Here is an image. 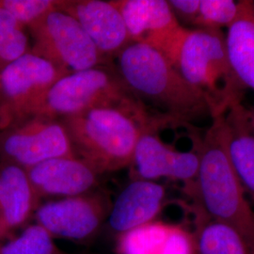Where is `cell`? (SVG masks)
Listing matches in <instances>:
<instances>
[{
    "label": "cell",
    "instance_id": "ac0fdd59",
    "mask_svg": "<svg viewBox=\"0 0 254 254\" xmlns=\"http://www.w3.org/2000/svg\"><path fill=\"white\" fill-rule=\"evenodd\" d=\"M225 45L228 61L236 80L254 91V1H240L236 20L227 27Z\"/></svg>",
    "mask_w": 254,
    "mask_h": 254
},
{
    "label": "cell",
    "instance_id": "484cf974",
    "mask_svg": "<svg viewBox=\"0 0 254 254\" xmlns=\"http://www.w3.org/2000/svg\"></svg>",
    "mask_w": 254,
    "mask_h": 254
},
{
    "label": "cell",
    "instance_id": "52a82bcc",
    "mask_svg": "<svg viewBox=\"0 0 254 254\" xmlns=\"http://www.w3.org/2000/svg\"><path fill=\"white\" fill-rule=\"evenodd\" d=\"M27 28L33 40L30 52L64 75L98 67L105 61L79 23L63 10H50Z\"/></svg>",
    "mask_w": 254,
    "mask_h": 254
},
{
    "label": "cell",
    "instance_id": "2e32d148",
    "mask_svg": "<svg viewBox=\"0 0 254 254\" xmlns=\"http://www.w3.org/2000/svg\"><path fill=\"white\" fill-rule=\"evenodd\" d=\"M39 200L27 171L0 161V237L22 226L38 208Z\"/></svg>",
    "mask_w": 254,
    "mask_h": 254
},
{
    "label": "cell",
    "instance_id": "ba28073f",
    "mask_svg": "<svg viewBox=\"0 0 254 254\" xmlns=\"http://www.w3.org/2000/svg\"><path fill=\"white\" fill-rule=\"evenodd\" d=\"M57 157H75L60 120L35 117L0 131V161L27 171Z\"/></svg>",
    "mask_w": 254,
    "mask_h": 254
},
{
    "label": "cell",
    "instance_id": "3957f363",
    "mask_svg": "<svg viewBox=\"0 0 254 254\" xmlns=\"http://www.w3.org/2000/svg\"><path fill=\"white\" fill-rule=\"evenodd\" d=\"M118 58L120 75L128 89L138 100L161 109L170 123L187 125L211 118L206 99L153 47L132 42Z\"/></svg>",
    "mask_w": 254,
    "mask_h": 254
},
{
    "label": "cell",
    "instance_id": "277c9868",
    "mask_svg": "<svg viewBox=\"0 0 254 254\" xmlns=\"http://www.w3.org/2000/svg\"><path fill=\"white\" fill-rule=\"evenodd\" d=\"M168 61L206 99L211 119L241 102L244 88L231 70L222 30L186 28Z\"/></svg>",
    "mask_w": 254,
    "mask_h": 254
},
{
    "label": "cell",
    "instance_id": "7c38bea8",
    "mask_svg": "<svg viewBox=\"0 0 254 254\" xmlns=\"http://www.w3.org/2000/svg\"><path fill=\"white\" fill-rule=\"evenodd\" d=\"M57 9L75 19L104 57L119 55L131 40L125 21L111 1H58Z\"/></svg>",
    "mask_w": 254,
    "mask_h": 254
},
{
    "label": "cell",
    "instance_id": "4fadbf2b",
    "mask_svg": "<svg viewBox=\"0 0 254 254\" xmlns=\"http://www.w3.org/2000/svg\"><path fill=\"white\" fill-rule=\"evenodd\" d=\"M39 199L74 197L89 193L97 184L98 174L76 157H57L27 170Z\"/></svg>",
    "mask_w": 254,
    "mask_h": 254
},
{
    "label": "cell",
    "instance_id": "8fae6325",
    "mask_svg": "<svg viewBox=\"0 0 254 254\" xmlns=\"http://www.w3.org/2000/svg\"><path fill=\"white\" fill-rule=\"evenodd\" d=\"M199 155L193 149L182 152L164 143L155 129H147L136 143L132 164L137 178L154 181L169 178L184 183L190 190L199 171Z\"/></svg>",
    "mask_w": 254,
    "mask_h": 254
},
{
    "label": "cell",
    "instance_id": "5b68a950",
    "mask_svg": "<svg viewBox=\"0 0 254 254\" xmlns=\"http://www.w3.org/2000/svg\"><path fill=\"white\" fill-rule=\"evenodd\" d=\"M103 108L145 109L120 74L95 67L61 77L50 89L38 117L61 120Z\"/></svg>",
    "mask_w": 254,
    "mask_h": 254
},
{
    "label": "cell",
    "instance_id": "44dd1931",
    "mask_svg": "<svg viewBox=\"0 0 254 254\" xmlns=\"http://www.w3.org/2000/svg\"><path fill=\"white\" fill-rule=\"evenodd\" d=\"M52 237L41 225H30L1 246L0 254H63L55 246Z\"/></svg>",
    "mask_w": 254,
    "mask_h": 254
},
{
    "label": "cell",
    "instance_id": "5bb4252c",
    "mask_svg": "<svg viewBox=\"0 0 254 254\" xmlns=\"http://www.w3.org/2000/svg\"><path fill=\"white\" fill-rule=\"evenodd\" d=\"M165 196L163 186L135 179L121 192L109 210V227L123 235L154 221L163 207Z\"/></svg>",
    "mask_w": 254,
    "mask_h": 254
},
{
    "label": "cell",
    "instance_id": "cb8c5ba5",
    "mask_svg": "<svg viewBox=\"0 0 254 254\" xmlns=\"http://www.w3.org/2000/svg\"><path fill=\"white\" fill-rule=\"evenodd\" d=\"M177 21L195 26L199 15L200 0H171L168 1Z\"/></svg>",
    "mask_w": 254,
    "mask_h": 254
},
{
    "label": "cell",
    "instance_id": "7a4b0ae2",
    "mask_svg": "<svg viewBox=\"0 0 254 254\" xmlns=\"http://www.w3.org/2000/svg\"><path fill=\"white\" fill-rule=\"evenodd\" d=\"M60 121L74 156L97 174L130 166L141 134L163 124L151 118L146 109L118 108L91 109Z\"/></svg>",
    "mask_w": 254,
    "mask_h": 254
},
{
    "label": "cell",
    "instance_id": "d6986e66",
    "mask_svg": "<svg viewBox=\"0 0 254 254\" xmlns=\"http://www.w3.org/2000/svg\"><path fill=\"white\" fill-rule=\"evenodd\" d=\"M195 231L199 254H252L243 240L230 228L212 220L195 205Z\"/></svg>",
    "mask_w": 254,
    "mask_h": 254
},
{
    "label": "cell",
    "instance_id": "e0dca14e",
    "mask_svg": "<svg viewBox=\"0 0 254 254\" xmlns=\"http://www.w3.org/2000/svg\"><path fill=\"white\" fill-rule=\"evenodd\" d=\"M224 122L230 162L254 204V130L248 109L241 102L234 103L224 113Z\"/></svg>",
    "mask_w": 254,
    "mask_h": 254
},
{
    "label": "cell",
    "instance_id": "30bf717a",
    "mask_svg": "<svg viewBox=\"0 0 254 254\" xmlns=\"http://www.w3.org/2000/svg\"><path fill=\"white\" fill-rule=\"evenodd\" d=\"M109 210L102 195L86 193L40 205L35 218L52 236L85 240L100 229Z\"/></svg>",
    "mask_w": 254,
    "mask_h": 254
},
{
    "label": "cell",
    "instance_id": "9a60e30c",
    "mask_svg": "<svg viewBox=\"0 0 254 254\" xmlns=\"http://www.w3.org/2000/svg\"><path fill=\"white\" fill-rule=\"evenodd\" d=\"M117 250L119 254H199L194 233L160 221L120 235Z\"/></svg>",
    "mask_w": 254,
    "mask_h": 254
},
{
    "label": "cell",
    "instance_id": "9c48e42d",
    "mask_svg": "<svg viewBox=\"0 0 254 254\" xmlns=\"http://www.w3.org/2000/svg\"><path fill=\"white\" fill-rule=\"evenodd\" d=\"M131 42L151 46L168 59L187 27L175 18L165 0H114Z\"/></svg>",
    "mask_w": 254,
    "mask_h": 254
},
{
    "label": "cell",
    "instance_id": "603a6c76",
    "mask_svg": "<svg viewBox=\"0 0 254 254\" xmlns=\"http://www.w3.org/2000/svg\"><path fill=\"white\" fill-rule=\"evenodd\" d=\"M58 1L53 0H0V9L6 10L27 28L52 9Z\"/></svg>",
    "mask_w": 254,
    "mask_h": 254
},
{
    "label": "cell",
    "instance_id": "6da1fadb",
    "mask_svg": "<svg viewBox=\"0 0 254 254\" xmlns=\"http://www.w3.org/2000/svg\"><path fill=\"white\" fill-rule=\"evenodd\" d=\"M211 120L205 134L193 137L200 164L187 194L210 219L232 229L254 254V210L228 156L224 114Z\"/></svg>",
    "mask_w": 254,
    "mask_h": 254
},
{
    "label": "cell",
    "instance_id": "8992f818",
    "mask_svg": "<svg viewBox=\"0 0 254 254\" xmlns=\"http://www.w3.org/2000/svg\"><path fill=\"white\" fill-rule=\"evenodd\" d=\"M30 51L0 70V131L38 117L47 94L64 76Z\"/></svg>",
    "mask_w": 254,
    "mask_h": 254
},
{
    "label": "cell",
    "instance_id": "d4e9b609",
    "mask_svg": "<svg viewBox=\"0 0 254 254\" xmlns=\"http://www.w3.org/2000/svg\"><path fill=\"white\" fill-rule=\"evenodd\" d=\"M248 112H249V118H250V121H251L252 127H253L254 130V106L252 109H248Z\"/></svg>",
    "mask_w": 254,
    "mask_h": 254
},
{
    "label": "cell",
    "instance_id": "7402d4cb",
    "mask_svg": "<svg viewBox=\"0 0 254 254\" xmlns=\"http://www.w3.org/2000/svg\"><path fill=\"white\" fill-rule=\"evenodd\" d=\"M240 1L234 0H200L196 28L219 29L228 27L238 15Z\"/></svg>",
    "mask_w": 254,
    "mask_h": 254
},
{
    "label": "cell",
    "instance_id": "ffe728a7",
    "mask_svg": "<svg viewBox=\"0 0 254 254\" xmlns=\"http://www.w3.org/2000/svg\"><path fill=\"white\" fill-rule=\"evenodd\" d=\"M29 51L26 27L0 9V70Z\"/></svg>",
    "mask_w": 254,
    "mask_h": 254
}]
</instances>
